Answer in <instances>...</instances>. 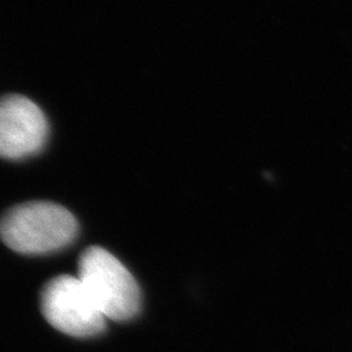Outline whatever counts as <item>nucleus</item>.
<instances>
[{
    "label": "nucleus",
    "instance_id": "1",
    "mask_svg": "<svg viewBox=\"0 0 352 352\" xmlns=\"http://www.w3.org/2000/svg\"><path fill=\"white\" fill-rule=\"evenodd\" d=\"M75 215L49 201H32L12 208L0 219V239L12 251L45 254L63 250L77 235Z\"/></svg>",
    "mask_w": 352,
    "mask_h": 352
},
{
    "label": "nucleus",
    "instance_id": "2",
    "mask_svg": "<svg viewBox=\"0 0 352 352\" xmlns=\"http://www.w3.org/2000/svg\"><path fill=\"white\" fill-rule=\"evenodd\" d=\"M77 277L107 320L126 321L139 314V285L110 252L101 247H90L82 252Z\"/></svg>",
    "mask_w": 352,
    "mask_h": 352
},
{
    "label": "nucleus",
    "instance_id": "3",
    "mask_svg": "<svg viewBox=\"0 0 352 352\" xmlns=\"http://www.w3.org/2000/svg\"><path fill=\"white\" fill-rule=\"evenodd\" d=\"M41 309L51 327L71 337H93L106 329L107 318L77 276L51 279L42 291Z\"/></svg>",
    "mask_w": 352,
    "mask_h": 352
},
{
    "label": "nucleus",
    "instance_id": "4",
    "mask_svg": "<svg viewBox=\"0 0 352 352\" xmlns=\"http://www.w3.org/2000/svg\"><path fill=\"white\" fill-rule=\"evenodd\" d=\"M47 135V119L34 102L23 96L0 98V157H30L43 148Z\"/></svg>",
    "mask_w": 352,
    "mask_h": 352
}]
</instances>
